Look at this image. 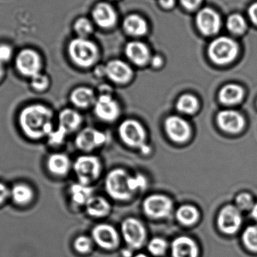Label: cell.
I'll list each match as a JSON object with an SVG mask.
<instances>
[{"label":"cell","mask_w":257,"mask_h":257,"mask_svg":"<svg viewBox=\"0 0 257 257\" xmlns=\"http://www.w3.org/2000/svg\"><path fill=\"white\" fill-rule=\"evenodd\" d=\"M52 112L42 105H30L20 115V124L29 137L39 139L52 132Z\"/></svg>","instance_id":"1"},{"label":"cell","mask_w":257,"mask_h":257,"mask_svg":"<svg viewBox=\"0 0 257 257\" xmlns=\"http://www.w3.org/2000/svg\"><path fill=\"white\" fill-rule=\"evenodd\" d=\"M69 54L72 61L80 67L93 66L99 58L97 46L85 38H78L71 41Z\"/></svg>","instance_id":"2"},{"label":"cell","mask_w":257,"mask_h":257,"mask_svg":"<svg viewBox=\"0 0 257 257\" xmlns=\"http://www.w3.org/2000/svg\"><path fill=\"white\" fill-rule=\"evenodd\" d=\"M239 51L238 44L231 38L221 36L212 41L208 47L210 59L216 64L226 65L235 60Z\"/></svg>","instance_id":"3"},{"label":"cell","mask_w":257,"mask_h":257,"mask_svg":"<svg viewBox=\"0 0 257 257\" xmlns=\"http://www.w3.org/2000/svg\"><path fill=\"white\" fill-rule=\"evenodd\" d=\"M130 177L123 169L111 171L105 179V188L110 196L119 201L130 199L134 193L130 185Z\"/></svg>","instance_id":"4"},{"label":"cell","mask_w":257,"mask_h":257,"mask_svg":"<svg viewBox=\"0 0 257 257\" xmlns=\"http://www.w3.org/2000/svg\"><path fill=\"white\" fill-rule=\"evenodd\" d=\"M119 134L128 146L139 148L145 154L149 153L150 148L145 144L146 132L139 122L133 119L124 120L119 126Z\"/></svg>","instance_id":"5"},{"label":"cell","mask_w":257,"mask_h":257,"mask_svg":"<svg viewBox=\"0 0 257 257\" xmlns=\"http://www.w3.org/2000/svg\"><path fill=\"white\" fill-rule=\"evenodd\" d=\"M74 169L79 182L89 185L100 175V162L93 156H81L75 161Z\"/></svg>","instance_id":"6"},{"label":"cell","mask_w":257,"mask_h":257,"mask_svg":"<svg viewBox=\"0 0 257 257\" xmlns=\"http://www.w3.org/2000/svg\"><path fill=\"white\" fill-rule=\"evenodd\" d=\"M143 208L146 215L151 218H165L172 211V202L163 195H151L144 201Z\"/></svg>","instance_id":"7"},{"label":"cell","mask_w":257,"mask_h":257,"mask_svg":"<svg viewBox=\"0 0 257 257\" xmlns=\"http://www.w3.org/2000/svg\"><path fill=\"white\" fill-rule=\"evenodd\" d=\"M122 234L132 248H140L146 239V230L142 223L135 218H127L123 222Z\"/></svg>","instance_id":"8"},{"label":"cell","mask_w":257,"mask_h":257,"mask_svg":"<svg viewBox=\"0 0 257 257\" xmlns=\"http://www.w3.org/2000/svg\"><path fill=\"white\" fill-rule=\"evenodd\" d=\"M196 23L199 31L205 36H214L221 28L220 15L211 8L201 9L196 15Z\"/></svg>","instance_id":"9"},{"label":"cell","mask_w":257,"mask_h":257,"mask_svg":"<svg viewBox=\"0 0 257 257\" xmlns=\"http://www.w3.org/2000/svg\"><path fill=\"white\" fill-rule=\"evenodd\" d=\"M94 112L101 120L114 121L120 114V107L115 99L108 93L101 95L94 102Z\"/></svg>","instance_id":"10"},{"label":"cell","mask_w":257,"mask_h":257,"mask_svg":"<svg viewBox=\"0 0 257 257\" xmlns=\"http://www.w3.org/2000/svg\"><path fill=\"white\" fill-rule=\"evenodd\" d=\"M16 66L22 75L33 78L39 73L41 68L40 57L33 50H23L17 57Z\"/></svg>","instance_id":"11"},{"label":"cell","mask_w":257,"mask_h":257,"mask_svg":"<svg viewBox=\"0 0 257 257\" xmlns=\"http://www.w3.org/2000/svg\"><path fill=\"white\" fill-rule=\"evenodd\" d=\"M165 130L171 140L178 143L187 142L191 135V128L189 123L178 116H170L166 119Z\"/></svg>","instance_id":"12"},{"label":"cell","mask_w":257,"mask_h":257,"mask_svg":"<svg viewBox=\"0 0 257 257\" xmlns=\"http://www.w3.org/2000/svg\"><path fill=\"white\" fill-rule=\"evenodd\" d=\"M106 142V135L93 128H85L81 130L75 139V143L79 149L90 151L102 146Z\"/></svg>","instance_id":"13"},{"label":"cell","mask_w":257,"mask_h":257,"mask_svg":"<svg viewBox=\"0 0 257 257\" xmlns=\"http://www.w3.org/2000/svg\"><path fill=\"white\" fill-rule=\"evenodd\" d=\"M241 215L239 210L232 205L224 207L218 216L219 228L226 234L235 233L241 224Z\"/></svg>","instance_id":"14"},{"label":"cell","mask_w":257,"mask_h":257,"mask_svg":"<svg viewBox=\"0 0 257 257\" xmlns=\"http://www.w3.org/2000/svg\"><path fill=\"white\" fill-rule=\"evenodd\" d=\"M92 235L95 242L102 248L112 250L118 245V234L110 225H98L93 229Z\"/></svg>","instance_id":"15"},{"label":"cell","mask_w":257,"mask_h":257,"mask_svg":"<svg viewBox=\"0 0 257 257\" xmlns=\"http://www.w3.org/2000/svg\"><path fill=\"white\" fill-rule=\"evenodd\" d=\"M105 74L114 82L124 84L131 79L133 70L125 62L114 60L108 62L105 66Z\"/></svg>","instance_id":"16"},{"label":"cell","mask_w":257,"mask_h":257,"mask_svg":"<svg viewBox=\"0 0 257 257\" xmlns=\"http://www.w3.org/2000/svg\"><path fill=\"white\" fill-rule=\"evenodd\" d=\"M93 18L94 22L99 27L104 29H109L114 27L117 23V15L111 5L101 3L96 5L93 9Z\"/></svg>","instance_id":"17"},{"label":"cell","mask_w":257,"mask_h":257,"mask_svg":"<svg viewBox=\"0 0 257 257\" xmlns=\"http://www.w3.org/2000/svg\"><path fill=\"white\" fill-rule=\"evenodd\" d=\"M217 120L219 126L229 133H239L245 125L244 117L239 113L230 110L219 113Z\"/></svg>","instance_id":"18"},{"label":"cell","mask_w":257,"mask_h":257,"mask_svg":"<svg viewBox=\"0 0 257 257\" xmlns=\"http://www.w3.org/2000/svg\"><path fill=\"white\" fill-rule=\"evenodd\" d=\"M125 53L128 60L137 66H145L151 60L149 48L143 42L138 41L128 42Z\"/></svg>","instance_id":"19"},{"label":"cell","mask_w":257,"mask_h":257,"mask_svg":"<svg viewBox=\"0 0 257 257\" xmlns=\"http://www.w3.org/2000/svg\"><path fill=\"white\" fill-rule=\"evenodd\" d=\"M198 253L197 244L189 237H178L172 242V257H197Z\"/></svg>","instance_id":"20"},{"label":"cell","mask_w":257,"mask_h":257,"mask_svg":"<svg viewBox=\"0 0 257 257\" xmlns=\"http://www.w3.org/2000/svg\"><path fill=\"white\" fill-rule=\"evenodd\" d=\"M82 121V117L75 110H63L59 115L58 130L65 135L72 133L79 127Z\"/></svg>","instance_id":"21"},{"label":"cell","mask_w":257,"mask_h":257,"mask_svg":"<svg viewBox=\"0 0 257 257\" xmlns=\"http://www.w3.org/2000/svg\"><path fill=\"white\" fill-rule=\"evenodd\" d=\"M123 29L130 36H145L148 30V25L146 21L139 15H128L123 21Z\"/></svg>","instance_id":"22"},{"label":"cell","mask_w":257,"mask_h":257,"mask_svg":"<svg viewBox=\"0 0 257 257\" xmlns=\"http://www.w3.org/2000/svg\"><path fill=\"white\" fill-rule=\"evenodd\" d=\"M244 90L236 84L225 86L219 93V99L222 103L226 105H234L240 103L244 98Z\"/></svg>","instance_id":"23"},{"label":"cell","mask_w":257,"mask_h":257,"mask_svg":"<svg viewBox=\"0 0 257 257\" xmlns=\"http://www.w3.org/2000/svg\"><path fill=\"white\" fill-rule=\"evenodd\" d=\"M70 98L74 105L82 108L90 106L96 101L93 90L86 87H80L75 89L72 92Z\"/></svg>","instance_id":"24"},{"label":"cell","mask_w":257,"mask_h":257,"mask_svg":"<svg viewBox=\"0 0 257 257\" xmlns=\"http://www.w3.org/2000/svg\"><path fill=\"white\" fill-rule=\"evenodd\" d=\"M86 207L87 213L96 217H105L111 210L108 201L100 196H92L86 204Z\"/></svg>","instance_id":"25"},{"label":"cell","mask_w":257,"mask_h":257,"mask_svg":"<svg viewBox=\"0 0 257 257\" xmlns=\"http://www.w3.org/2000/svg\"><path fill=\"white\" fill-rule=\"evenodd\" d=\"M48 166L52 173L57 175H64L69 170L70 160L65 154H52L48 158Z\"/></svg>","instance_id":"26"},{"label":"cell","mask_w":257,"mask_h":257,"mask_svg":"<svg viewBox=\"0 0 257 257\" xmlns=\"http://www.w3.org/2000/svg\"><path fill=\"white\" fill-rule=\"evenodd\" d=\"M199 213L195 207L186 205L180 207L176 213L177 220L184 226H192L197 222Z\"/></svg>","instance_id":"27"},{"label":"cell","mask_w":257,"mask_h":257,"mask_svg":"<svg viewBox=\"0 0 257 257\" xmlns=\"http://www.w3.org/2000/svg\"><path fill=\"white\" fill-rule=\"evenodd\" d=\"M92 193L93 190L86 184H75L71 187L70 194L72 196V200L78 205H84L87 204L89 199L92 197Z\"/></svg>","instance_id":"28"},{"label":"cell","mask_w":257,"mask_h":257,"mask_svg":"<svg viewBox=\"0 0 257 257\" xmlns=\"http://www.w3.org/2000/svg\"><path fill=\"white\" fill-rule=\"evenodd\" d=\"M177 109L184 114H194L199 108L197 98L192 94H184L178 99L177 102Z\"/></svg>","instance_id":"29"},{"label":"cell","mask_w":257,"mask_h":257,"mask_svg":"<svg viewBox=\"0 0 257 257\" xmlns=\"http://www.w3.org/2000/svg\"><path fill=\"white\" fill-rule=\"evenodd\" d=\"M33 193L31 188L25 184H17L11 191L12 199L19 205H25L31 201Z\"/></svg>","instance_id":"30"},{"label":"cell","mask_w":257,"mask_h":257,"mask_svg":"<svg viewBox=\"0 0 257 257\" xmlns=\"http://www.w3.org/2000/svg\"><path fill=\"white\" fill-rule=\"evenodd\" d=\"M228 30L235 35L243 34L247 30V21L242 15L233 14L228 18L226 21Z\"/></svg>","instance_id":"31"},{"label":"cell","mask_w":257,"mask_h":257,"mask_svg":"<svg viewBox=\"0 0 257 257\" xmlns=\"http://www.w3.org/2000/svg\"><path fill=\"white\" fill-rule=\"evenodd\" d=\"M74 28L80 38H85V39L91 34L93 30L91 21L85 18H81L77 20L74 25Z\"/></svg>","instance_id":"32"},{"label":"cell","mask_w":257,"mask_h":257,"mask_svg":"<svg viewBox=\"0 0 257 257\" xmlns=\"http://www.w3.org/2000/svg\"><path fill=\"white\" fill-rule=\"evenodd\" d=\"M244 245L251 251L257 252V226L247 228L243 234Z\"/></svg>","instance_id":"33"},{"label":"cell","mask_w":257,"mask_h":257,"mask_svg":"<svg viewBox=\"0 0 257 257\" xmlns=\"http://www.w3.org/2000/svg\"><path fill=\"white\" fill-rule=\"evenodd\" d=\"M167 248V243L161 238H154L148 244V250L154 256H161Z\"/></svg>","instance_id":"34"},{"label":"cell","mask_w":257,"mask_h":257,"mask_svg":"<svg viewBox=\"0 0 257 257\" xmlns=\"http://www.w3.org/2000/svg\"><path fill=\"white\" fill-rule=\"evenodd\" d=\"M74 247H75V250L79 253H88L91 250V240L88 237L79 236L75 240Z\"/></svg>","instance_id":"35"},{"label":"cell","mask_w":257,"mask_h":257,"mask_svg":"<svg viewBox=\"0 0 257 257\" xmlns=\"http://www.w3.org/2000/svg\"><path fill=\"white\" fill-rule=\"evenodd\" d=\"M237 208L242 211L251 210L253 208V201L250 195L247 193L240 194L236 199Z\"/></svg>","instance_id":"36"},{"label":"cell","mask_w":257,"mask_h":257,"mask_svg":"<svg viewBox=\"0 0 257 257\" xmlns=\"http://www.w3.org/2000/svg\"><path fill=\"white\" fill-rule=\"evenodd\" d=\"M130 185L133 192L136 190H144L147 186V181L145 177L142 175H136V176L130 177Z\"/></svg>","instance_id":"37"},{"label":"cell","mask_w":257,"mask_h":257,"mask_svg":"<svg viewBox=\"0 0 257 257\" xmlns=\"http://www.w3.org/2000/svg\"><path fill=\"white\" fill-rule=\"evenodd\" d=\"M49 84L48 78L45 75L39 73L32 78V85L36 90H45Z\"/></svg>","instance_id":"38"},{"label":"cell","mask_w":257,"mask_h":257,"mask_svg":"<svg viewBox=\"0 0 257 257\" xmlns=\"http://www.w3.org/2000/svg\"><path fill=\"white\" fill-rule=\"evenodd\" d=\"M66 136V135H65L63 132L60 131V130H57L56 131L51 132L48 136V138H49L50 143L52 144V145H60L64 141Z\"/></svg>","instance_id":"39"},{"label":"cell","mask_w":257,"mask_h":257,"mask_svg":"<svg viewBox=\"0 0 257 257\" xmlns=\"http://www.w3.org/2000/svg\"><path fill=\"white\" fill-rule=\"evenodd\" d=\"M12 48L9 45H0V63L9 61L12 57Z\"/></svg>","instance_id":"40"},{"label":"cell","mask_w":257,"mask_h":257,"mask_svg":"<svg viewBox=\"0 0 257 257\" xmlns=\"http://www.w3.org/2000/svg\"><path fill=\"white\" fill-rule=\"evenodd\" d=\"M183 7L185 8L187 10L193 11L197 9L202 0H180Z\"/></svg>","instance_id":"41"},{"label":"cell","mask_w":257,"mask_h":257,"mask_svg":"<svg viewBox=\"0 0 257 257\" xmlns=\"http://www.w3.org/2000/svg\"><path fill=\"white\" fill-rule=\"evenodd\" d=\"M248 15L253 24L257 25V3H253L248 9Z\"/></svg>","instance_id":"42"},{"label":"cell","mask_w":257,"mask_h":257,"mask_svg":"<svg viewBox=\"0 0 257 257\" xmlns=\"http://www.w3.org/2000/svg\"><path fill=\"white\" fill-rule=\"evenodd\" d=\"M9 196V190L4 184L0 183V204L3 203Z\"/></svg>","instance_id":"43"},{"label":"cell","mask_w":257,"mask_h":257,"mask_svg":"<svg viewBox=\"0 0 257 257\" xmlns=\"http://www.w3.org/2000/svg\"><path fill=\"white\" fill-rule=\"evenodd\" d=\"M159 3L163 9H169L175 6V0H159Z\"/></svg>","instance_id":"44"},{"label":"cell","mask_w":257,"mask_h":257,"mask_svg":"<svg viewBox=\"0 0 257 257\" xmlns=\"http://www.w3.org/2000/svg\"><path fill=\"white\" fill-rule=\"evenodd\" d=\"M163 64V59L160 56H155L153 58L152 65L154 67H160Z\"/></svg>","instance_id":"45"},{"label":"cell","mask_w":257,"mask_h":257,"mask_svg":"<svg viewBox=\"0 0 257 257\" xmlns=\"http://www.w3.org/2000/svg\"><path fill=\"white\" fill-rule=\"evenodd\" d=\"M251 215L257 221V203L253 205L251 209Z\"/></svg>","instance_id":"46"},{"label":"cell","mask_w":257,"mask_h":257,"mask_svg":"<svg viewBox=\"0 0 257 257\" xmlns=\"http://www.w3.org/2000/svg\"><path fill=\"white\" fill-rule=\"evenodd\" d=\"M123 256L124 257H131V251L128 250H125L123 252Z\"/></svg>","instance_id":"47"},{"label":"cell","mask_w":257,"mask_h":257,"mask_svg":"<svg viewBox=\"0 0 257 257\" xmlns=\"http://www.w3.org/2000/svg\"><path fill=\"white\" fill-rule=\"evenodd\" d=\"M3 66H2V63H0V78H1L2 75H3Z\"/></svg>","instance_id":"48"},{"label":"cell","mask_w":257,"mask_h":257,"mask_svg":"<svg viewBox=\"0 0 257 257\" xmlns=\"http://www.w3.org/2000/svg\"><path fill=\"white\" fill-rule=\"evenodd\" d=\"M135 257H148L145 254H143V253H139V254L136 255Z\"/></svg>","instance_id":"49"}]
</instances>
